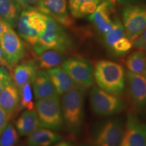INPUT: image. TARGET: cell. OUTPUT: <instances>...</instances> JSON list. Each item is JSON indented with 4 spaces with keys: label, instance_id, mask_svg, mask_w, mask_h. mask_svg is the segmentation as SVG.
<instances>
[{
    "label": "cell",
    "instance_id": "6da1fadb",
    "mask_svg": "<svg viewBox=\"0 0 146 146\" xmlns=\"http://www.w3.org/2000/svg\"><path fill=\"white\" fill-rule=\"evenodd\" d=\"M86 89L76 85L62 95L61 106L64 124L70 135L76 136L81 132L84 122V106Z\"/></svg>",
    "mask_w": 146,
    "mask_h": 146
},
{
    "label": "cell",
    "instance_id": "7a4b0ae2",
    "mask_svg": "<svg viewBox=\"0 0 146 146\" xmlns=\"http://www.w3.org/2000/svg\"><path fill=\"white\" fill-rule=\"evenodd\" d=\"M94 76L98 87L102 90L118 97L125 94L126 72L120 64L110 60H99L95 64Z\"/></svg>",
    "mask_w": 146,
    "mask_h": 146
},
{
    "label": "cell",
    "instance_id": "3957f363",
    "mask_svg": "<svg viewBox=\"0 0 146 146\" xmlns=\"http://www.w3.org/2000/svg\"><path fill=\"white\" fill-rule=\"evenodd\" d=\"M33 47L35 54L43 50H54L66 54L72 50L74 43L64 27L47 16L46 29Z\"/></svg>",
    "mask_w": 146,
    "mask_h": 146
},
{
    "label": "cell",
    "instance_id": "277c9868",
    "mask_svg": "<svg viewBox=\"0 0 146 146\" xmlns=\"http://www.w3.org/2000/svg\"><path fill=\"white\" fill-rule=\"evenodd\" d=\"M47 18V15L38 10L24 9L16 27L19 36L28 44L34 46L46 29Z\"/></svg>",
    "mask_w": 146,
    "mask_h": 146
},
{
    "label": "cell",
    "instance_id": "5b68a950",
    "mask_svg": "<svg viewBox=\"0 0 146 146\" xmlns=\"http://www.w3.org/2000/svg\"><path fill=\"white\" fill-rule=\"evenodd\" d=\"M35 108L41 127L53 131L62 129L64 124L59 96L36 101Z\"/></svg>",
    "mask_w": 146,
    "mask_h": 146
},
{
    "label": "cell",
    "instance_id": "8992f818",
    "mask_svg": "<svg viewBox=\"0 0 146 146\" xmlns=\"http://www.w3.org/2000/svg\"><path fill=\"white\" fill-rule=\"evenodd\" d=\"M122 24L131 41L146 29V4H126L122 10Z\"/></svg>",
    "mask_w": 146,
    "mask_h": 146
},
{
    "label": "cell",
    "instance_id": "52a82bcc",
    "mask_svg": "<svg viewBox=\"0 0 146 146\" xmlns=\"http://www.w3.org/2000/svg\"><path fill=\"white\" fill-rule=\"evenodd\" d=\"M91 106L99 116H108L123 112L126 103L120 97L114 96L95 86L90 93Z\"/></svg>",
    "mask_w": 146,
    "mask_h": 146
},
{
    "label": "cell",
    "instance_id": "ba28073f",
    "mask_svg": "<svg viewBox=\"0 0 146 146\" xmlns=\"http://www.w3.org/2000/svg\"><path fill=\"white\" fill-rule=\"evenodd\" d=\"M123 122L117 118L100 124L91 135L93 146H120L124 134Z\"/></svg>",
    "mask_w": 146,
    "mask_h": 146
},
{
    "label": "cell",
    "instance_id": "9c48e42d",
    "mask_svg": "<svg viewBox=\"0 0 146 146\" xmlns=\"http://www.w3.org/2000/svg\"><path fill=\"white\" fill-rule=\"evenodd\" d=\"M62 68L76 85L88 88L94 84V68L85 58L80 56H71L64 61Z\"/></svg>",
    "mask_w": 146,
    "mask_h": 146
},
{
    "label": "cell",
    "instance_id": "30bf717a",
    "mask_svg": "<svg viewBox=\"0 0 146 146\" xmlns=\"http://www.w3.org/2000/svg\"><path fill=\"white\" fill-rule=\"evenodd\" d=\"M0 47L9 68L17 65L25 56V45L21 37L11 26L3 34L0 41Z\"/></svg>",
    "mask_w": 146,
    "mask_h": 146
},
{
    "label": "cell",
    "instance_id": "8fae6325",
    "mask_svg": "<svg viewBox=\"0 0 146 146\" xmlns=\"http://www.w3.org/2000/svg\"><path fill=\"white\" fill-rule=\"evenodd\" d=\"M120 146H146V123L129 112Z\"/></svg>",
    "mask_w": 146,
    "mask_h": 146
},
{
    "label": "cell",
    "instance_id": "7c38bea8",
    "mask_svg": "<svg viewBox=\"0 0 146 146\" xmlns=\"http://www.w3.org/2000/svg\"><path fill=\"white\" fill-rule=\"evenodd\" d=\"M38 10L64 27L70 28L74 25L73 17L68 12L67 0H40Z\"/></svg>",
    "mask_w": 146,
    "mask_h": 146
},
{
    "label": "cell",
    "instance_id": "4fadbf2b",
    "mask_svg": "<svg viewBox=\"0 0 146 146\" xmlns=\"http://www.w3.org/2000/svg\"><path fill=\"white\" fill-rule=\"evenodd\" d=\"M114 12V3L103 1L97 7L96 10L89 16V21L95 28L102 35H105L112 30L114 26L116 18H112Z\"/></svg>",
    "mask_w": 146,
    "mask_h": 146
},
{
    "label": "cell",
    "instance_id": "5bb4252c",
    "mask_svg": "<svg viewBox=\"0 0 146 146\" xmlns=\"http://www.w3.org/2000/svg\"><path fill=\"white\" fill-rule=\"evenodd\" d=\"M129 100L135 108H146V77L127 70L126 72Z\"/></svg>",
    "mask_w": 146,
    "mask_h": 146
},
{
    "label": "cell",
    "instance_id": "9a60e30c",
    "mask_svg": "<svg viewBox=\"0 0 146 146\" xmlns=\"http://www.w3.org/2000/svg\"><path fill=\"white\" fill-rule=\"evenodd\" d=\"M20 91L12 81L5 85L0 94V107L11 118L19 109Z\"/></svg>",
    "mask_w": 146,
    "mask_h": 146
},
{
    "label": "cell",
    "instance_id": "2e32d148",
    "mask_svg": "<svg viewBox=\"0 0 146 146\" xmlns=\"http://www.w3.org/2000/svg\"><path fill=\"white\" fill-rule=\"evenodd\" d=\"M32 85L36 101L58 96L45 70L38 71Z\"/></svg>",
    "mask_w": 146,
    "mask_h": 146
},
{
    "label": "cell",
    "instance_id": "e0dca14e",
    "mask_svg": "<svg viewBox=\"0 0 146 146\" xmlns=\"http://www.w3.org/2000/svg\"><path fill=\"white\" fill-rule=\"evenodd\" d=\"M37 72V66L35 62H25L14 66L12 74V81L20 89L25 84L32 83Z\"/></svg>",
    "mask_w": 146,
    "mask_h": 146
},
{
    "label": "cell",
    "instance_id": "ac0fdd59",
    "mask_svg": "<svg viewBox=\"0 0 146 146\" xmlns=\"http://www.w3.org/2000/svg\"><path fill=\"white\" fill-rule=\"evenodd\" d=\"M45 71L48 74L58 96H62L76 85L62 67H56Z\"/></svg>",
    "mask_w": 146,
    "mask_h": 146
},
{
    "label": "cell",
    "instance_id": "d6986e66",
    "mask_svg": "<svg viewBox=\"0 0 146 146\" xmlns=\"http://www.w3.org/2000/svg\"><path fill=\"white\" fill-rule=\"evenodd\" d=\"M62 139L59 133L46 128L41 127L29 135L28 146H52Z\"/></svg>",
    "mask_w": 146,
    "mask_h": 146
},
{
    "label": "cell",
    "instance_id": "ffe728a7",
    "mask_svg": "<svg viewBox=\"0 0 146 146\" xmlns=\"http://www.w3.org/2000/svg\"><path fill=\"white\" fill-rule=\"evenodd\" d=\"M41 127L39 117L35 110H26L22 113L16 122V130L21 136H29Z\"/></svg>",
    "mask_w": 146,
    "mask_h": 146
},
{
    "label": "cell",
    "instance_id": "44dd1931",
    "mask_svg": "<svg viewBox=\"0 0 146 146\" xmlns=\"http://www.w3.org/2000/svg\"><path fill=\"white\" fill-rule=\"evenodd\" d=\"M102 0H68V10L73 18L88 16L96 10Z\"/></svg>",
    "mask_w": 146,
    "mask_h": 146
},
{
    "label": "cell",
    "instance_id": "7402d4cb",
    "mask_svg": "<svg viewBox=\"0 0 146 146\" xmlns=\"http://www.w3.org/2000/svg\"><path fill=\"white\" fill-rule=\"evenodd\" d=\"M22 10L21 6L16 0H0V18L16 27Z\"/></svg>",
    "mask_w": 146,
    "mask_h": 146
},
{
    "label": "cell",
    "instance_id": "603a6c76",
    "mask_svg": "<svg viewBox=\"0 0 146 146\" xmlns=\"http://www.w3.org/2000/svg\"><path fill=\"white\" fill-rule=\"evenodd\" d=\"M39 68L43 70L58 67L64 61V54L54 50H43L36 54Z\"/></svg>",
    "mask_w": 146,
    "mask_h": 146
},
{
    "label": "cell",
    "instance_id": "cb8c5ba5",
    "mask_svg": "<svg viewBox=\"0 0 146 146\" xmlns=\"http://www.w3.org/2000/svg\"><path fill=\"white\" fill-rule=\"evenodd\" d=\"M127 70L146 77V52L138 50L127 58L125 62Z\"/></svg>",
    "mask_w": 146,
    "mask_h": 146
},
{
    "label": "cell",
    "instance_id": "d4e9b609",
    "mask_svg": "<svg viewBox=\"0 0 146 146\" xmlns=\"http://www.w3.org/2000/svg\"><path fill=\"white\" fill-rule=\"evenodd\" d=\"M126 35L125 29L119 18H116L114 26L110 31L104 35V41L106 47L108 50L112 48L114 44L118 40Z\"/></svg>",
    "mask_w": 146,
    "mask_h": 146
},
{
    "label": "cell",
    "instance_id": "484cf974",
    "mask_svg": "<svg viewBox=\"0 0 146 146\" xmlns=\"http://www.w3.org/2000/svg\"><path fill=\"white\" fill-rule=\"evenodd\" d=\"M31 84L32 83L25 84L19 89L20 104L18 110L25 109L27 110H33L35 109L33 100Z\"/></svg>",
    "mask_w": 146,
    "mask_h": 146
},
{
    "label": "cell",
    "instance_id": "4316f807",
    "mask_svg": "<svg viewBox=\"0 0 146 146\" xmlns=\"http://www.w3.org/2000/svg\"><path fill=\"white\" fill-rule=\"evenodd\" d=\"M18 141V133L14 126L8 123L0 136V146H16Z\"/></svg>",
    "mask_w": 146,
    "mask_h": 146
},
{
    "label": "cell",
    "instance_id": "83f0119b",
    "mask_svg": "<svg viewBox=\"0 0 146 146\" xmlns=\"http://www.w3.org/2000/svg\"><path fill=\"white\" fill-rule=\"evenodd\" d=\"M133 47V42L125 36L116 41L109 51L115 56H123L130 52Z\"/></svg>",
    "mask_w": 146,
    "mask_h": 146
},
{
    "label": "cell",
    "instance_id": "f1b7e54d",
    "mask_svg": "<svg viewBox=\"0 0 146 146\" xmlns=\"http://www.w3.org/2000/svg\"><path fill=\"white\" fill-rule=\"evenodd\" d=\"M12 75L7 70V68L0 66V94L7 83L12 79Z\"/></svg>",
    "mask_w": 146,
    "mask_h": 146
},
{
    "label": "cell",
    "instance_id": "f546056e",
    "mask_svg": "<svg viewBox=\"0 0 146 146\" xmlns=\"http://www.w3.org/2000/svg\"><path fill=\"white\" fill-rule=\"evenodd\" d=\"M23 10L24 9H35L38 10L40 0H16Z\"/></svg>",
    "mask_w": 146,
    "mask_h": 146
},
{
    "label": "cell",
    "instance_id": "4dcf8cb0",
    "mask_svg": "<svg viewBox=\"0 0 146 146\" xmlns=\"http://www.w3.org/2000/svg\"><path fill=\"white\" fill-rule=\"evenodd\" d=\"M133 47L146 52V29L133 42Z\"/></svg>",
    "mask_w": 146,
    "mask_h": 146
},
{
    "label": "cell",
    "instance_id": "1f68e13d",
    "mask_svg": "<svg viewBox=\"0 0 146 146\" xmlns=\"http://www.w3.org/2000/svg\"><path fill=\"white\" fill-rule=\"evenodd\" d=\"M10 118H11L5 113V111L0 107V136L7 125H8Z\"/></svg>",
    "mask_w": 146,
    "mask_h": 146
},
{
    "label": "cell",
    "instance_id": "d6a6232c",
    "mask_svg": "<svg viewBox=\"0 0 146 146\" xmlns=\"http://www.w3.org/2000/svg\"><path fill=\"white\" fill-rule=\"evenodd\" d=\"M10 26L11 25L10 24H8L7 22L3 21L2 18H0V41H1V39L4 33Z\"/></svg>",
    "mask_w": 146,
    "mask_h": 146
},
{
    "label": "cell",
    "instance_id": "836d02e7",
    "mask_svg": "<svg viewBox=\"0 0 146 146\" xmlns=\"http://www.w3.org/2000/svg\"><path fill=\"white\" fill-rule=\"evenodd\" d=\"M0 66H1L5 67V68H9L8 63H7L6 60H5V58L4 57V55H3V53L2 52L1 47H0Z\"/></svg>",
    "mask_w": 146,
    "mask_h": 146
},
{
    "label": "cell",
    "instance_id": "e575fe53",
    "mask_svg": "<svg viewBox=\"0 0 146 146\" xmlns=\"http://www.w3.org/2000/svg\"><path fill=\"white\" fill-rule=\"evenodd\" d=\"M52 146H74L72 143L69 141H58V143H55L54 145Z\"/></svg>",
    "mask_w": 146,
    "mask_h": 146
},
{
    "label": "cell",
    "instance_id": "d590c367",
    "mask_svg": "<svg viewBox=\"0 0 146 146\" xmlns=\"http://www.w3.org/2000/svg\"><path fill=\"white\" fill-rule=\"evenodd\" d=\"M118 2L120 3V4L123 5H126V4H129V3H131L133 2L135 0H117Z\"/></svg>",
    "mask_w": 146,
    "mask_h": 146
},
{
    "label": "cell",
    "instance_id": "8d00e7d4",
    "mask_svg": "<svg viewBox=\"0 0 146 146\" xmlns=\"http://www.w3.org/2000/svg\"><path fill=\"white\" fill-rule=\"evenodd\" d=\"M107 1H110V2L114 3H115V1H117V0H107Z\"/></svg>",
    "mask_w": 146,
    "mask_h": 146
},
{
    "label": "cell",
    "instance_id": "74e56055",
    "mask_svg": "<svg viewBox=\"0 0 146 146\" xmlns=\"http://www.w3.org/2000/svg\"><path fill=\"white\" fill-rule=\"evenodd\" d=\"M79 146H93V145H85V144H83V145H79Z\"/></svg>",
    "mask_w": 146,
    "mask_h": 146
}]
</instances>
